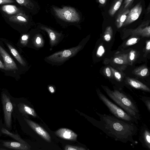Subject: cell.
<instances>
[{
  "label": "cell",
  "mask_w": 150,
  "mask_h": 150,
  "mask_svg": "<svg viewBox=\"0 0 150 150\" xmlns=\"http://www.w3.org/2000/svg\"><path fill=\"white\" fill-rule=\"evenodd\" d=\"M0 53L4 62L5 69L12 70L18 69L16 64L6 51L0 46Z\"/></svg>",
  "instance_id": "30bf717a"
},
{
  "label": "cell",
  "mask_w": 150,
  "mask_h": 150,
  "mask_svg": "<svg viewBox=\"0 0 150 150\" xmlns=\"http://www.w3.org/2000/svg\"><path fill=\"white\" fill-rule=\"evenodd\" d=\"M1 8L4 12L9 15H14L22 12L21 10L15 6L6 5L3 6Z\"/></svg>",
  "instance_id": "d6986e66"
},
{
  "label": "cell",
  "mask_w": 150,
  "mask_h": 150,
  "mask_svg": "<svg viewBox=\"0 0 150 150\" xmlns=\"http://www.w3.org/2000/svg\"><path fill=\"white\" fill-rule=\"evenodd\" d=\"M48 89L50 92L51 93H53L55 92L54 89L52 86H49L48 87Z\"/></svg>",
  "instance_id": "74e56055"
},
{
  "label": "cell",
  "mask_w": 150,
  "mask_h": 150,
  "mask_svg": "<svg viewBox=\"0 0 150 150\" xmlns=\"http://www.w3.org/2000/svg\"><path fill=\"white\" fill-rule=\"evenodd\" d=\"M3 146L7 148L11 149L20 150H30V146L28 144H25L19 142L11 141H4Z\"/></svg>",
  "instance_id": "9a60e30c"
},
{
  "label": "cell",
  "mask_w": 150,
  "mask_h": 150,
  "mask_svg": "<svg viewBox=\"0 0 150 150\" xmlns=\"http://www.w3.org/2000/svg\"><path fill=\"white\" fill-rule=\"evenodd\" d=\"M10 21L16 23H25L28 20V17L23 12H21L17 14L9 17Z\"/></svg>",
  "instance_id": "ac0fdd59"
},
{
  "label": "cell",
  "mask_w": 150,
  "mask_h": 150,
  "mask_svg": "<svg viewBox=\"0 0 150 150\" xmlns=\"http://www.w3.org/2000/svg\"><path fill=\"white\" fill-rule=\"evenodd\" d=\"M0 68L5 69L4 65L3 64L1 61L0 60Z\"/></svg>",
  "instance_id": "60d3db41"
},
{
  "label": "cell",
  "mask_w": 150,
  "mask_h": 150,
  "mask_svg": "<svg viewBox=\"0 0 150 150\" xmlns=\"http://www.w3.org/2000/svg\"><path fill=\"white\" fill-rule=\"evenodd\" d=\"M15 1L13 0H0V5L8 3H12Z\"/></svg>",
  "instance_id": "e575fe53"
},
{
  "label": "cell",
  "mask_w": 150,
  "mask_h": 150,
  "mask_svg": "<svg viewBox=\"0 0 150 150\" xmlns=\"http://www.w3.org/2000/svg\"><path fill=\"white\" fill-rule=\"evenodd\" d=\"M7 45L11 52L16 60L22 66H25V62L22 59L17 50L9 44L7 43Z\"/></svg>",
  "instance_id": "44dd1931"
},
{
  "label": "cell",
  "mask_w": 150,
  "mask_h": 150,
  "mask_svg": "<svg viewBox=\"0 0 150 150\" xmlns=\"http://www.w3.org/2000/svg\"><path fill=\"white\" fill-rule=\"evenodd\" d=\"M57 136L64 139L75 141L77 135L72 130L65 128H60L54 132Z\"/></svg>",
  "instance_id": "8fae6325"
},
{
  "label": "cell",
  "mask_w": 150,
  "mask_h": 150,
  "mask_svg": "<svg viewBox=\"0 0 150 150\" xmlns=\"http://www.w3.org/2000/svg\"><path fill=\"white\" fill-rule=\"evenodd\" d=\"M148 10H147V12L148 13L150 12V5H149L148 7Z\"/></svg>",
  "instance_id": "b9f144b4"
},
{
  "label": "cell",
  "mask_w": 150,
  "mask_h": 150,
  "mask_svg": "<svg viewBox=\"0 0 150 150\" xmlns=\"http://www.w3.org/2000/svg\"><path fill=\"white\" fill-rule=\"evenodd\" d=\"M24 118L28 124L34 131L45 141L49 142H51V139L50 135L42 127L30 120L25 117Z\"/></svg>",
  "instance_id": "ba28073f"
},
{
  "label": "cell",
  "mask_w": 150,
  "mask_h": 150,
  "mask_svg": "<svg viewBox=\"0 0 150 150\" xmlns=\"http://www.w3.org/2000/svg\"><path fill=\"white\" fill-rule=\"evenodd\" d=\"M111 70L112 71H113L114 75L115 78L117 80L120 81L121 79V76L120 74L117 71L114 70L112 68H111Z\"/></svg>",
  "instance_id": "d6a6232c"
},
{
  "label": "cell",
  "mask_w": 150,
  "mask_h": 150,
  "mask_svg": "<svg viewBox=\"0 0 150 150\" xmlns=\"http://www.w3.org/2000/svg\"><path fill=\"white\" fill-rule=\"evenodd\" d=\"M126 84L136 89L140 90L144 92L150 93L149 88L145 84L135 79L127 77Z\"/></svg>",
  "instance_id": "5bb4252c"
},
{
  "label": "cell",
  "mask_w": 150,
  "mask_h": 150,
  "mask_svg": "<svg viewBox=\"0 0 150 150\" xmlns=\"http://www.w3.org/2000/svg\"><path fill=\"white\" fill-rule=\"evenodd\" d=\"M146 49L148 50H149L150 49V41L149 40L147 42L146 46Z\"/></svg>",
  "instance_id": "f35d334b"
},
{
  "label": "cell",
  "mask_w": 150,
  "mask_h": 150,
  "mask_svg": "<svg viewBox=\"0 0 150 150\" xmlns=\"http://www.w3.org/2000/svg\"><path fill=\"white\" fill-rule=\"evenodd\" d=\"M134 0H125L124 1L123 5V7L124 8H129Z\"/></svg>",
  "instance_id": "f1b7e54d"
},
{
  "label": "cell",
  "mask_w": 150,
  "mask_h": 150,
  "mask_svg": "<svg viewBox=\"0 0 150 150\" xmlns=\"http://www.w3.org/2000/svg\"><path fill=\"white\" fill-rule=\"evenodd\" d=\"M40 28L46 31L48 34L51 46L55 45L58 43L61 36V34L46 26H41Z\"/></svg>",
  "instance_id": "4fadbf2b"
},
{
  "label": "cell",
  "mask_w": 150,
  "mask_h": 150,
  "mask_svg": "<svg viewBox=\"0 0 150 150\" xmlns=\"http://www.w3.org/2000/svg\"><path fill=\"white\" fill-rule=\"evenodd\" d=\"M134 54L133 52L131 53L130 56V60H133L134 59Z\"/></svg>",
  "instance_id": "ab89813d"
},
{
  "label": "cell",
  "mask_w": 150,
  "mask_h": 150,
  "mask_svg": "<svg viewBox=\"0 0 150 150\" xmlns=\"http://www.w3.org/2000/svg\"><path fill=\"white\" fill-rule=\"evenodd\" d=\"M129 8H124L123 6L121 7L116 18L115 23L117 27L120 28L123 25L129 12Z\"/></svg>",
  "instance_id": "2e32d148"
},
{
  "label": "cell",
  "mask_w": 150,
  "mask_h": 150,
  "mask_svg": "<svg viewBox=\"0 0 150 150\" xmlns=\"http://www.w3.org/2000/svg\"><path fill=\"white\" fill-rule=\"evenodd\" d=\"M99 99L108 108L110 112L115 117L122 120L138 124V120L128 115L120 107L110 101L99 89H96Z\"/></svg>",
  "instance_id": "3957f363"
},
{
  "label": "cell",
  "mask_w": 150,
  "mask_h": 150,
  "mask_svg": "<svg viewBox=\"0 0 150 150\" xmlns=\"http://www.w3.org/2000/svg\"><path fill=\"white\" fill-rule=\"evenodd\" d=\"M29 36L27 34L23 35L21 37V43L24 45H25L28 42Z\"/></svg>",
  "instance_id": "f546056e"
},
{
  "label": "cell",
  "mask_w": 150,
  "mask_h": 150,
  "mask_svg": "<svg viewBox=\"0 0 150 150\" xmlns=\"http://www.w3.org/2000/svg\"><path fill=\"white\" fill-rule=\"evenodd\" d=\"M112 35V30L110 26L107 27L105 31L104 38L105 40L107 41H109Z\"/></svg>",
  "instance_id": "cb8c5ba5"
},
{
  "label": "cell",
  "mask_w": 150,
  "mask_h": 150,
  "mask_svg": "<svg viewBox=\"0 0 150 150\" xmlns=\"http://www.w3.org/2000/svg\"><path fill=\"white\" fill-rule=\"evenodd\" d=\"M114 61L115 63L119 64H122L124 62L123 59L119 57L114 58Z\"/></svg>",
  "instance_id": "836d02e7"
},
{
  "label": "cell",
  "mask_w": 150,
  "mask_h": 150,
  "mask_svg": "<svg viewBox=\"0 0 150 150\" xmlns=\"http://www.w3.org/2000/svg\"></svg>",
  "instance_id": "7bdbcfd3"
},
{
  "label": "cell",
  "mask_w": 150,
  "mask_h": 150,
  "mask_svg": "<svg viewBox=\"0 0 150 150\" xmlns=\"http://www.w3.org/2000/svg\"><path fill=\"white\" fill-rule=\"evenodd\" d=\"M56 15L59 18L69 22H79L80 17L78 12L74 8L65 6L62 8L52 7Z\"/></svg>",
  "instance_id": "5b68a950"
},
{
  "label": "cell",
  "mask_w": 150,
  "mask_h": 150,
  "mask_svg": "<svg viewBox=\"0 0 150 150\" xmlns=\"http://www.w3.org/2000/svg\"><path fill=\"white\" fill-rule=\"evenodd\" d=\"M149 23L150 21L149 20L143 22L138 28L132 31V33L133 35L149 37L150 34Z\"/></svg>",
  "instance_id": "7c38bea8"
},
{
  "label": "cell",
  "mask_w": 150,
  "mask_h": 150,
  "mask_svg": "<svg viewBox=\"0 0 150 150\" xmlns=\"http://www.w3.org/2000/svg\"><path fill=\"white\" fill-rule=\"evenodd\" d=\"M65 150H86L84 147L73 146L70 145H66L64 147Z\"/></svg>",
  "instance_id": "d4e9b609"
},
{
  "label": "cell",
  "mask_w": 150,
  "mask_h": 150,
  "mask_svg": "<svg viewBox=\"0 0 150 150\" xmlns=\"http://www.w3.org/2000/svg\"><path fill=\"white\" fill-rule=\"evenodd\" d=\"M20 5L24 6L27 8L32 9L34 7V5L30 0H16Z\"/></svg>",
  "instance_id": "603a6c76"
},
{
  "label": "cell",
  "mask_w": 150,
  "mask_h": 150,
  "mask_svg": "<svg viewBox=\"0 0 150 150\" xmlns=\"http://www.w3.org/2000/svg\"><path fill=\"white\" fill-rule=\"evenodd\" d=\"M139 74L142 76H146L148 71V69L146 68H143L139 71Z\"/></svg>",
  "instance_id": "4dcf8cb0"
},
{
  "label": "cell",
  "mask_w": 150,
  "mask_h": 150,
  "mask_svg": "<svg viewBox=\"0 0 150 150\" xmlns=\"http://www.w3.org/2000/svg\"><path fill=\"white\" fill-rule=\"evenodd\" d=\"M105 72L107 76L108 77L110 76L111 75V71L110 69L108 67H106L105 69Z\"/></svg>",
  "instance_id": "8d00e7d4"
},
{
  "label": "cell",
  "mask_w": 150,
  "mask_h": 150,
  "mask_svg": "<svg viewBox=\"0 0 150 150\" xmlns=\"http://www.w3.org/2000/svg\"><path fill=\"white\" fill-rule=\"evenodd\" d=\"M108 96L128 115L138 120L140 119L139 112L133 99L121 89L112 90L108 87L102 86Z\"/></svg>",
  "instance_id": "7a4b0ae2"
},
{
  "label": "cell",
  "mask_w": 150,
  "mask_h": 150,
  "mask_svg": "<svg viewBox=\"0 0 150 150\" xmlns=\"http://www.w3.org/2000/svg\"><path fill=\"white\" fill-rule=\"evenodd\" d=\"M97 2L102 6H104L108 0H97Z\"/></svg>",
  "instance_id": "d590c367"
},
{
  "label": "cell",
  "mask_w": 150,
  "mask_h": 150,
  "mask_svg": "<svg viewBox=\"0 0 150 150\" xmlns=\"http://www.w3.org/2000/svg\"><path fill=\"white\" fill-rule=\"evenodd\" d=\"M96 113L100 120L92 118V123L107 136L123 143L130 142L137 144V142L133 139L137 131L134 123L119 119L113 115Z\"/></svg>",
  "instance_id": "6da1fadb"
},
{
  "label": "cell",
  "mask_w": 150,
  "mask_h": 150,
  "mask_svg": "<svg viewBox=\"0 0 150 150\" xmlns=\"http://www.w3.org/2000/svg\"><path fill=\"white\" fill-rule=\"evenodd\" d=\"M123 0H114L108 11L110 16H113L117 11L120 8Z\"/></svg>",
  "instance_id": "ffe728a7"
},
{
  "label": "cell",
  "mask_w": 150,
  "mask_h": 150,
  "mask_svg": "<svg viewBox=\"0 0 150 150\" xmlns=\"http://www.w3.org/2000/svg\"><path fill=\"white\" fill-rule=\"evenodd\" d=\"M142 9L141 3H138L129 11L122 26H126L136 20L140 16Z\"/></svg>",
  "instance_id": "52a82bcc"
},
{
  "label": "cell",
  "mask_w": 150,
  "mask_h": 150,
  "mask_svg": "<svg viewBox=\"0 0 150 150\" xmlns=\"http://www.w3.org/2000/svg\"><path fill=\"white\" fill-rule=\"evenodd\" d=\"M81 48L82 45H79L75 47L55 53L46 57V61L50 63H62L76 55Z\"/></svg>",
  "instance_id": "277c9868"
},
{
  "label": "cell",
  "mask_w": 150,
  "mask_h": 150,
  "mask_svg": "<svg viewBox=\"0 0 150 150\" xmlns=\"http://www.w3.org/2000/svg\"><path fill=\"white\" fill-rule=\"evenodd\" d=\"M1 131L3 133L8 135L19 142L28 144L26 142L23 140L18 134H16L11 133L4 128H2Z\"/></svg>",
  "instance_id": "7402d4cb"
},
{
  "label": "cell",
  "mask_w": 150,
  "mask_h": 150,
  "mask_svg": "<svg viewBox=\"0 0 150 150\" xmlns=\"http://www.w3.org/2000/svg\"><path fill=\"white\" fill-rule=\"evenodd\" d=\"M19 111L24 115H30L36 117L37 114L35 110L26 105L25 104L20 103L18 105Z\"/></svg>",
  "instance_id": "e0dca14e"
},
{
  "label": "cell",
  "mask_w": 150,
  "mask_h": 150,
  "mask_svg": "<svg viewBox=\"0 0 150 150\" xmlns=\"http://www.w3.org/2000/svg\"><path fill=\"white\" fill-rule=\"evenodd\" d=\"M139 139L143 147L150 150V131L145 124L140 128Z\"/></svg>",
  "instance_id": "9c48e42d"
},
{
  "label": "cell",
  "mask_w": 150,
  "mask_h": 150,
  "mask_svg": "<svg viewBox=\"0 0 150 150\" xmlns=\"http://www.w3.org/2000/svg\"><path fill=\"white\" fill-rule=\"evenodd\" d=\"M1 100L4 114V119L7 127L10 128L11 124V114L13 110L10 98L5 94L1 95Z\"/></svg>",
  "instance_id": "8992f818"
},
{
  "label": "cell",
  "mask_w": 150,
  "mask_h": 150,
  "mask_svg": "<svg viewBox=\"0 0 150 150\" xmlns=\"http://www.w3.org/2000/svg\"><path fill=\"white\" fill-rule=\"evenodd\" d=\"M43 41L41 38V36L39 35H38L36 37L35 40V44L38 47H41L43 45Z\"/></svg>",
  "instance_id": "4316f807"
},
{
  "label": "cell",
  "mask_w": 150,
  "mask_h": 150,
  "mask_svg": "<svg viewBox=\"0 0 150 150\" xmlns=\"http://www.w3.org/2000/svg\"><path fill=\"white\" fill-rule=\"evenodd\" d=\"M138 39L136 38H133L128 40L126 43V45L127 46H130L136 43L138 41Z\"/></svg>",
  "instance_id": "83f0119b"
},
{
  "label": "cell",
  "mask_w": 150,
  "mask_h": 150,
  "mask_svg": "<svg viewBox=\"0 0 150 150\" xmlns=\"http://www.w3.org/2000/svg\"><path fill=\"white\" fill-rule=\"evenodd\" d=\"M105 52V50L103 47L100 46L98 48L97 52V55L99 57L101 56Z\"/></svg>",
  "instance_id": "1f68e13d"
},
{
  "label": "cell",
  "mask_w": 150,
  "mask_h": 150,
  "mask_svg": "<svg viewBox=\"0 0 150 150\" xmlns=\"http://www.w3.org/2000/svg\"><path fill=\"white\" fill-rule=\"evenodd\" d=\"M141 100L144 102L149 112H150V98L146 96H142Z\"/></svg>",
  "instance_id": "484cf974"
}]
</instances>
